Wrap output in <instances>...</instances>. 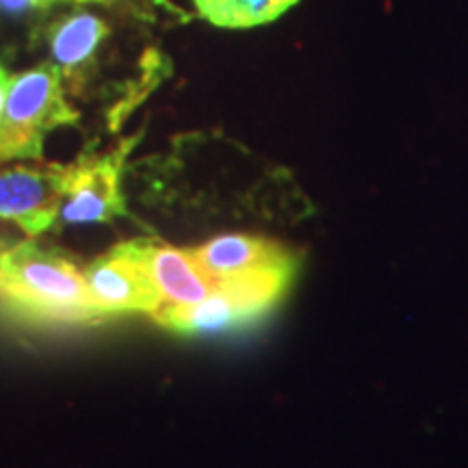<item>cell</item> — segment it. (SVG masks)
<instances>
[{
  "label": "cell",
  "instance_id": "ba28073f",
  "mask_svg": "<svg viewBox=\"0 0 468 468\" xmlns=\"http://www.w3.org/2000/svg\"><path fill=\"white\" fill-rule=\"evenodd\" d=\"M191 254L213 282L250 276L267 269L295 267L292 256L278 243L239 232L218 234L202 248L191 250Z\"/></svg>",
  "mask_w": 468,
  "mask_h": 468
},
{
  "label": "cell",
  "instance_id": "4fadbf2b",
  "mask_svg": "<svg viewBox=\"0 0 468 468\" xmlns=\"http://www.w3.org/2000/svg\"><path fill=\"white\" fill-rule=\"evenodd\" d=\"M5 248H7V243H5V241H0V251H3Z\"/></svg>",
  "mask_w": 468,
  "mask_h": 468
},
{
  "label": "cell",
  "instance_id": "5b68a950",
  "mask_svg": "<svg viewBox=\"0 0 468 468\" xmlns=\"http://www.w3.org/2000/svg\"><path fill=\"white\" fill-rule=\"evenodd\" d=\"M93 306L107 317L144 313L154 314L163 308V297L137 259L131 243H117L83 269Z\"/></svg>",
  "mask_w": 468,
  "mask_h": 468
},
{
  "label": "cell",
  "instance_id": "30bf717a",
  "mask_svg": "<svg viewBox=\"0 0 468 468\" xmlns=\"http://www.w3.org/2000/svg\"><path fill=\"white\" fill-rule=\"evenodd\" d=\"M39 7H44L42 0H0V9L7 14H27Z\"/></svg>",
  "mask_w": 468,
  "mask_h": 468
},
{
  "label": "cell",
  "instance_id": "6da1fadb",
  "mask_svg": "<svg viewBox=\"0 0 468 468\" xmlns=\"http://www.w3.org/2000/svg\"><path fill=\"white\" fill-rule=\"evenodd\" d=\"M46 42L66 91L101 107L111 131L169 74V58L139 27L137 14L72 11L50 22Z\"/></svg>",
  "mask_w": 468,
  "mask_h": 468
},
{
  "label": "cell",
  "instance_id": "52a82bcc",
  "mask_svg": "<svg viewBox=\"0 0 468 468\" xmlns=\"http://www.w3.org/2000/svg\"><path fill=\"white\" fill-rule=\"evenodd\" d=\"M131 248L163 297V306H193L207 300L215 282L202 271L189 250L154 239H131Z\"/></svg>",
  "mask_w": 468,
  "mask_h": 468
},
{
  "label": "cell",
  "instance_id": "277c9868",
  "mask_svg": "<svg viewBox=\"0 0 468 468\" xmlns=\"http://www.w3.org/2000/svg\"><path fill=\"white\" fill-rule=\"evenodd\" d=\"M142 133L122 139L101 154H80L63 165L61 218L66 224H111L126 218V196L122 189L128 156L137 148Z\"/></svg>",
  "mask_w": 468,
  "mask_h": 468
},
{
  "label": "cell",
  "instance_id": "8992f818",
  "mask_svg": "<svg viewBox=\"0 0 468 468\" xmlns=\"http://www.w3.org/2000/svg\"><path fill=\"white\" fill-rule=\"evenodd\" d=\"M63 204V163L0 169V219L28 237H39L57 224Z\"/></svg>",
  "mask_w": 468,
  "mask_h": 468
},
{
  "label": "cell",
  "instance_id": "7a4b0ae2",
  "mask_svg": "<svg viewBox=\"0 0 468 468\" xmlns=\"http://www.w3.org/2000/svg\"><path fill=\"white\" fill-rule=\"evenodd\" d=\"M0 306L37 325H87L102 321L83 269L63 251L35 241L0 251Z\"/></svg>",
  "mask_w": 468,
  "mask_h": 468
},
{
  "label": "cell",
  "instance_id": "8fae6325",
  "mask_svg": "<svg viewBox=\"0 0 468 468\" xmlns=\"http://www.w3.org/2000/svg\"><path fill=\"white\" fill-rule=\"evenodd\" d=\"M11 83V74L7 72V68L0 63V117H3V109H5V101H7V90Z\"/></svg>",
  "mask_w": 468,
  "mask_h": 468
},
{
  "label": "cell",
  "instance_id": "3957f363",
  "mask_svg": "<svg viewBox=\"0 0 468 468\" xmlns=\"http://www.w3.org/2000/svg\"><path fill=\"white\" fill-rule=\"evenodd\" d=\"M80 111L68 101L63 79L52 61L11 76L0 117V165L11 161H42L52 131L76 126Z\"/></svg>",
  "mask_w": 468,
  "mask_h": 468
},
{
  "label": "cell",
  "instance_id": "9c48e42d",
  "mask_svg": "<svg viewBox=\"0 0 468 468\" xmlns=\"http://www.w3.org/2000/svg\"><path fill=\"white\" fill-rule=\"evenodd\" d=\"M300 0H193L197 16L221 28L269 25Z\"/></svg>",
  "mask_w": 468,
  "mask_h": 468
},
{
  "label": "cell",
  "instance_id": "7c38bea8",
  "mask_svg": "<svg viewBox=\"0 0 468 468\" xmlns=\"http://www.w3.org/2000/svg\"><path fill=\"white\" fill-rule=\"evenodd\" d=\"M76 3H83V5H87V3H113V0H76Z\"/></svg>",
  "mask_w": 468,
  "mask_h": 468
}]
</instances>
